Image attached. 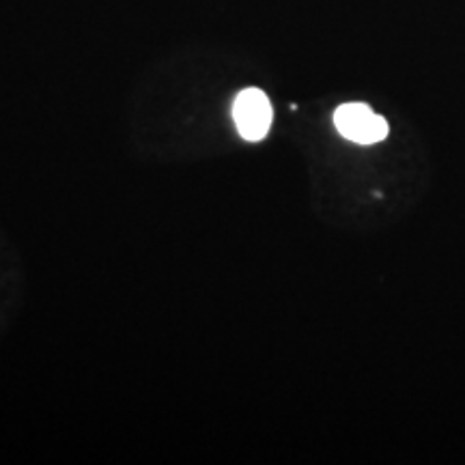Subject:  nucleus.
<instances>
[{
    "mask_svg": "<svg viewBox=\"0 0 465 465\" xmlns=\"http://www.w3.org/2000/svg\"><path fill=\"white\" fill-rule=\"evenodd\" d=\"M232 121L243 141H263L274 121V110L267 95L259 89H246L232 102Z\"/></svg>",
    "mask_w": 465,
    "mask_h": 465,
    "instance_id": "nucleus-2",
    "label": "nucleus"
},
{
    "mask_svg": "<svg viewBox=\"0 0 465 465\" xmlns=\"http://www.w3.org/2000/svg\"><path fill=\"white\" fill-rule=\"evenodd\" d=\"M334 125L342 138L356 144H375L388 136L391 127L381 114L366 104H342L334 113Z\"/></svg>",
    "mask_w": 465,
    "mask_h": 465,
    "instance_id": "nucleus-1",
    "label": "nucleus"
}]
</instances>
